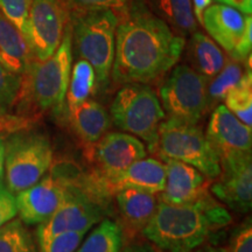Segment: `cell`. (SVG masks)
I'll return each mask as SVG.
<instances>
[{"mask_svg":"<svg viewBox=\"0 0 252 252\" xmlns=\"http://www.w3.org/2000/svg\"><path fill=\"white\" fill-rule=\"evenodd\" d=\"M193 4L195 17H196L198 23L202 25L203 12L212 5V0H193Z\"/></svg>","mask_w":252,"mask_h":252,"instance_id":"37","label":"cell"},{"mask_svg":"<svg viewBox=\"0 0 252 252\" xmlns=\"http://www.w3.org/2000/svg\"><path fill=\"white\" fill-rule=\"evenodd\" d=\"M225 108L234 113L249 127L252 126V75L249 70L243 74L236 87L226 94Z\"/></svg>","mask_w":252,"mask_h":252,"instance_id":"25","label":"cell"},{"mask_svg":"<svg viewBox=\"0 0 252 252\" xmlns=\"http://www.w3.org/2000/svg\"><path fill=\"white\" fill-rule=\"evenodd\" d=\"M0 252H39L33 235L20 219L0 226Z\"/></svg>","mask_w":252,"mask_h":252,"instance_id":"26","label":"cell"},{"mask_svg":"<svg viewBox=\"0 0 252 252\" xmlns=\"http://www.w3.org/2000/svg\"><path fill=\"white\" fill-rule=\"evenodd\" d=\"M117 18L111 70L116 84L151 83L175 67L184 53L186 37L158 18L144 0H127Z\"/></svg>","mask_w":252,"mask_h":252,"instance_id":"1","label":"cell"},{"mask_svg":"<svg viewBox=\"0 0 252 252\" xmlns=\"http://www.w3.org/2000/svg\"><path fill=\"white\" fill-rule=\"evenodd\" d=\"M223 4L237 9L245 15H250L252 12V0H223Z\"/></svg>","mask_w":252,"mask_h":252,"instance_id":"35","label":"cell"},{"mask_svg":"<svg viewBox=\"0 0 252 252\" xmlns=\"http://www.w3.org/2000/svg\"><path fill=\"white\" fill-rule=\"evenodd\" d=\"M252 48V19L249 15L247 19V25H245L244 32L242 34L241 39L231 50L230 56L235 62H244L251 58L250 53Z\"/></svg>","mask_w":252,"mask_h":252,"instance_id":"33","label":"cell"},{"mask_svg":"<svg viewBox=\"0 0 252 252\" xmlns=\"http://www.w3.org/2000/svg\"><path fill=\"white\" fill-rule=\"evenodd\" d=\"M144 2L178 35L186 37L196 32L190 0H144Z\"/></svg>","mask_w":252,"mask_h":252,"instance_id":"22","label":"cell"},{"mask_svg":"<svg viewBox=\"0 0 252 252\" xmlns=\"http://www.w3.org/2000/svg\"><path fill=\"white\" fill-rule=\"evenodd\" d=\"M94 88H96V75L94 68L86 60H78L71 69L67 96H65L69 112L74 111L82 103L89 99Z\"/></svg>","mask_w":252,"mask_h":252,"instance_id":"23","label":"cell"},{"mask_svg":"<svg viewBox=\"0 0 252 252\" xmlns=\"http://www.w3.org/2000/svg\"><path fill=\"white\" fill-rule=\"evenodd\" d=\"M117 14L111 9L71 11L72 46L96 75V87H108L115 59Z\"/></svg>","mask_w":252,"mask_h":252,"instance_id":"3","label":"cell"},{"mask_svg":"<svg viewBox=\"0 0 252 252\" xmlns=\"http://www.w3.org/2000/svg\"><path fill=\"white\" fill-rule=\"evenodd\" d=\"M122 249V229L111 220H103L76 252H119Z\"/></svg>","mask_w":252,"mask_h":252,"instance_id":"24","label":"cell"},{"mask_svg":"<svg viewBox=\"0 0 252 252\" xmlns=\"http://www.w3.org/2000/svg\"><path fill=\"white\" fill-rule=\"evenodd\" d=\"M69 2L74 9H111L117 14L125 8L127 0H69Z\"/></svg>","mask_w":252,"mask_h":252,"instance_id":"32","label":"cell"},{"mask_svg":"<svg viewBox=\"0 0 252 252\" xmlns=\"http://www.w3.org/2000/svg\"><path fill=\"white\" fill-rule=\"evenodd\" d=\"M187 55L191 64L190 68L208 80L215 77L225 65V56L222 50L214 40L201 32L191 34Z\"/></svg>","mask_w":252,"mask_h":252,"instance_id":"20","label":"cell"},{"mask_svg":"<svg viewBox=\"0 0 252 252\" xmlns=\"http://www.w3.org/2000/svg\"><path fill=\"white\" fill-rule=\"evenodd\" d=\"M229 252H252V225L250 219L236 230Z\"/></svg>","mask_w":252,"mask_h":252,"instance_id":"34","label":"cell"},{"mask_svg":"<svg viewBox=\"0 0 252 252\" xmlns=\"http://www.w3.org/2000/svg\"><path fill=\"white\" fill-rule=\"evenodd\" d=\"M5 173V138L0 134V180L4 179Z\"/></svg>","mask_w":252,"mask_h":252,"instance_id":"38","label":"cell"},{"mask_svg":"<svg viewBox=\"0 0 252 252\" xmlns=\"http://www.w3.org/2000/svg\"><path fill=\"white\" fill-rule=\"evenodd\" d=\"M86 234L84 232H63L45 243L40 244L41 252H76Z\"/></svg>","mask_w":252,"mask_h":252,"instance_id":"30","label":"cell"},{"mask_svg":"<svg viewBox=\"0 0 252 252\" xmlns=\"http://www.w3.org/2000/svg\"><path fill=\"white\" fill-rule=\"evenodd\" d=\"M165 181V163L154 158H144L121 172L102 178V185L112 194L127 188L160 194Z\"/></svg>","mask_w":252,"mask_h":252,"instance_id":"16","label":"cell"},{"mask_svg":"<svg viewBox=\"0 0 252 252\" xmlns=\"http://www.w3.org/2000/svg\"><path fill=\"white\" fill-rule=\"evenodd\" d=\"M24 75L9 70L0 63V119L9 117L20 98Z\"/></svg>","mask_w":252,"mask_h":252,"instance_id":"27","label":"cell"},{"mask_svg":"<svg viewBox=\"0 0 252 252\" xmlns=\"http://www.w3.org/2000/svg\"><path fill=\"white\" fill-rule=\"evenodd\" d=\"M32 0H0V11L11 24L28 39V15ZM28 46V45H27Z\"/></svg>","mask_w":252,"mask_h":252,"instance_id":"29","label":"cell"},{"mask_svg":"<svg viewBox=\"0 0 252 252\" xmlns=\"http://www.w3.org/2000/svg\"><path fill=\"white\" fill-rule=\"evenodd\" d=\"M103 208L93 196L68 185L62 202L55 213L37 228L39 245L63 232H84L100 222Z\"/></svg>","mask_w":252,"mask_h":252,"instance_id":"10","label":"cell"},{"mask_svg":"<svg viewBox=\"0 0 252 252\" xmlns=\"http://www.w3.org/2000/svg\"><path fill=\"white\" fill-rule=\"evenodd\" d=\"M32 61L30 48L23 34L0 11V63L9 70L25 75Z\"/></svg>","mask_w":252,"mask_h":252,"instance_id":"19","label":"cell"},{"mask_svg":"<svg viewBox=\"0 0 252 252\" xmlns=\"http://www.w3.org/2000/svg\"><path fill=\"white\" fill-rule=\"evenodd\" d=\"M123 219L132 229L143 230L152 219L158 200L156 195L138 189H123L116 193Z\"/></svg>","mask_w":252,"mask_h":252,"instance_id":"21","label":"cell"},{"mask_svg":"<svg viewBox=\"0 0 252 252\" xmlns=\"http://www.w3.org/2000/svg\"><path fill=\"white\" fill-rule=\"evenodd\" d=\"M69 115L75 132L87 146H94L110 126V117L105 108L93 99L82 103Z\"/></svg>","mask_w":252,"mask_h":252,"instance_id":"18","label":"cell"},{"mask_svg":"<svg viewBox=\"0 0 252 252\" xmlns=\"http://www.w3.org/2000/svg\"><path fill=\"white\" fill-rule=\"evenodd\" d=\"M217 1H219V2H223V0H217Z\"/></svg>","mask_w":252,"mask_h":252,"instance_id":"40","label":"cell"},{"mask_svg":"<svg viewBox=\"0 0 252 252\" xmlns=\"http://www.w3.org/2000/svg\"><path fill=\"white\" fill-rule=\"evenodd\" d=\"M119 252H158L157 249H154L152 245L143 243V242H134L126 247L122 248Z\"/></svg>","mask_w":252,"mask_h":252,"instance_id":"36","label":"cell"},{"mask_svg":"<svg viewBox=\"0 0 252 252\" xmlns=\"http://www.w3.org/2000/svg\"><path fill=\"white\" fill-rule=\"evenodd\" d=\"M249 15L228 5H210L203 12L202 25L210 36L229 54L243 34Z\"/></svg>","mask_w":252,"mask_h":252,"instance_id":"17","label":"cell"},{"mask_svg":"<svg viewBox=\"0 0 252 252\" xmlns=\"http://www.w3.org/2000/svg\"><path fill=\"white\" fill-rule=\"evenodd\" d=\"M230 220L228 210L210 195L185 204L159 200L152 219L141 231L161 251L194 252Z\"/></svg>","mask_w":252,"mask_h":252,"instance_id":"2","label":"cell"},{"mask_svg":"<svg viewBox=\"0 0 252 252\" xmlns=\"http://www.w3.org/2000/svg\"><path fill=\"white\" fill-rule=\"evenodd\" d=\"M163 161L176 160L194 167L207 179H216L220 173V158L197 124L168 118L159 126L157 147Z\"/></svg>","mask_w":252,"mask_h":252,"instance_id":"7","label":"cell"},{"mask_svg":"<svg viewBox=\"0 0 252 252\" xmlns=\"http://www.w3.org/2000/svg\"><path fill=\"white\" fill-rule=\"evenodd\" d=\"M172 69L159 89L163 111L168 118L197 124L210 106L209 80L189 65L180 64Z\"/></svg>","mask_w":252,"mask_h":252,"instance_id":"8","label":"cell"},{"mask_svg":"<svg viewBox=\"0 0 252 252\" xmlns=\"http://www.w3.org/2000/svg\"><path fill=\"white\" fill-rule=\"evenodd\" d=\"M68 185L61 174L53 171L32 187L19 191L15 194L19 219L27 225L46 222L62 202Z\"/></svg>","mask_w":252,"mask_h":252,"instance_id":"12","label":"cell"},{"mask_svg":"<svg viewBox=\"0 0 252 252\" xmlns=\"http://www.w3.org/2000/svg\"><path fill=\"white\" fill-rule=\"evenodd\" d=\"M194 252H228L225 249L223 248H219V247H201L198 248L197 250H195Z\"/></svg>","mask_w":252,"mask_h":252,"instance_id":"39","label":"cell"},{"mask_svg":"<svg viewBox=\"0 0 252 252\" xmlns=\"http://www.w3.org/2000/svg\"><path fill=\"white\" fill-rule=\"evenodd\" d=\"M242 76H243V70L238 62L226 63L215 77L209 80L210 83H208L209 104L224 99L226 94L237 86Z\"/></svg>","mask_w":252,"mask_h":252,"instance_id":"28","label":"cell"},{"mask_svg":"<svg viewBox=\"0 0 252 252\" xmlns=\"http://www.w3.org/2000/svg\"><path fill=\"white\" fill-rule=\"evenodd\" d=\"M207 140L219 158L235 152H251L252 130L224 105H217L208 123Z\"/></svg>","mask_w":252,"mask_h":252,"instance_id":"14","label":"cell"},{"mask_svg":"<svg viewBox=\"0 0 252 252\" xmlns=\"http://www.w3.org/2000/svg\"><path fill=\"white\" fill-rule=\"evenodd\" d=\"M18 215L17 196L6 185L4 179L0 180V226L9 220H14Z\"/></svg>","mask_w":252,"mask_h":252,"instance_id":"31","label":"cell"},{"mask_svg":"<svg viewBox=\"0 0 252 252\" xmlns=\"http://www.w3.org/2000/svg\"><path fill=\"white\" fill-rule=\"evenodd\" d=\"M146 156L147 149L143 141L122 132L105 133L94 145V159L102 178L121 172Z\"/></svg>","mask_w":252,"mask_h":252,"instance_id":"13","label":"cell"},{"mask_svg":"<svg viewBox=\"0 0 252 252\" xmlns=\"http://www.w3.org/2000/svg\"><path fill=\"white\" fill-rule=\"evenodd\" d=\"M69 0H32L28 15V39L33 61H45L58 49L70 24Z\"/></svg>","mask_w":252,"mask_h":252,"instance_id":"9","label":"cell"},{"mask_svg":"<svg viewBox=\"0 0 252 252\" xmlns=\"http://www.w3.org/2000/svg\"><path fill=\"white\" fill-rule=\"evenodd\" d=\"M71 62L72 36L69 24L54 54L45 61L31 62L24 75L19 102L26 100L39 112L59 110L67 96Z\"/></svg>","mask_w":252,"mask_h":252,"instance_id":"4","label":"cell"},{"mask_svg":"<svg viewBox=\"0 0 252 252\" xmlns=\"http://www.w3.org/2000/svg\"><path fill=\"white\" fill-rule=\"evenodd\" d=\"M49 138L39 131H18L5 138V182L18 194L45 176L53 163Z\"/></svg>","mask_w":252,"mask_h":252,"instance_id":"6","label":"cell"},{"mask_svg":"<svg viewBox=\"0 0 252 252\" xmlns=\"http://www.w3.org/2000/svg\"><path fill=\"white\" fill-rule=\"evenodd\" d=\"M220 173L212 193L237 213L248 214L252 206L251 152H235L220 158Z\"/></svg>","mask_w":252,"mask_h":252,"instance_id":"11","label":"cell"},{"mask_svg":"<svg viewBox=\"0 0 252 252\" xmlns=\"http://www.w3.org/2000/svg\"><path fill=\"white\" fill-rule=\"evenodd\" d=\"M165 187L159 200L171 204L193 203L208 196L207 178L187 163L166 160Z\"/></svg>","mask_w":252,"mask_h":252,"instance_id":"15","label":"cell"},{"mask_svg":"<svg viewBox=\"0 0 252 252\" xmlns=\"http://www.w3.org/2000/svg\"><path fill=\"white\" fill-rule=\"evenodd\" d=\"M113 124L140 138L150 152L157 151L159 126L166 117L159 97L147 84H124L110 108Z\"/></svg>","mask_w":252,"mask_h":252,"instance_id":"5","label":"cell"}]
</instances>
